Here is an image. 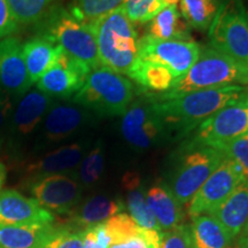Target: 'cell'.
<instances>
[{
	"instance_id": "obj_1",
	"label": "cell",
	"mask_w": 248,
	"mask_h": 248,
	"mask_svg": "<svg viewBox=\"0 0 248 248\" xmlns=\"http://www.w3.org/2000/svg\"><path fill=\"white\" fill-rule=\"evenodd\" d=\"M248 86L228 85L222 88L200 90L169 99L153 101V108L162 121L168 135L177 138L194 131L204 120L217 110L239 101L246 94Z\"/></svg>"
},
{
	"instance_id": "obj_2",
	"label": "cell",
	"mask_w": 248,
	"mask_h": 248,
	"mask_svg": "<svg viewBox=\"0 0 248 248\" xmlns=\"http://www.w3.org/2000/svg\"><path fill=\"white\" fill-rule=\"evenodd\" d=\"M228 85H248V68L208 45L200 47L197 61L172 89L166 93L146 94L153 101H164L200 90Z\"/></svg>"
},
{
	"instance_id": "obj_3",
	"label": "cell",
	"mask_w": 248,
	"mask_h": 248,
	"mask_svg": "<svg viewBox=\"0 0 248 248\" xmlns=\"http://www.w3.org/2000/svg\"><path fill=\"white\" fill-rule=\"evenodd\" d=\"M86 24L95 37L101 66L128 76L140 51L135 24L121 8Z\"/></svg>"
},
{
	"instance_id": "obj_4",
	"label": "cell",
	"mask_w": 248,
	"mask_h": 248,
	"mask_svg": "<svg viewBox=\"0 0 248 248\" xmlns=\"http://www.w3.org/2000/svg\"><path fill=\"white\" fill-rule=\"evenodd\" d=\"M35 27L37 36L60 46L68 55L93 70L100 67L97 42L91 28L60 5L49 9Z\"/></svg>"
},
{
	"instance_id": "obj_5",
	"label": "cell",
	"mask_w": 248,
	"mask_h": 248,
	"mask_svg": "<svg viewBox=\"0 0 248 248\" xmlns=\"http://www.w3.org/2000/svg\"><path fill=\"white\" fill-rule=\"evenodd\" d=\"M132 99V83L121 74L100 66L90 71L70 101L98 116H117L125 113Z\"/></svg>"
},
{
	"instance_id": "obj_6",
	"label": "cell",
	"mask_w": 248,
	"mask_h": 248,
	"mask_svg": "<svg viewBox=\"0 0 248 248\" xmlns=\"http://www.w3.org/2000/svg\"><path fill=\"white\" fill-rule=\"evenodd\" d=\"M225 157L217 148L200 144L192 138L182 145L168 185L182 206L188 204Z\"/></svg>"
},
{
	"instance_id": "obj_7",
	"label": "cell",
	"mask_w": 248,
	"mask_h": 248,
	"mask_svg": "<svg viewBox=\"0 0 248 248\" xmlns=\"http://www.w3.org/2000/svg\"><path fill=\"white\" fill-rule=\"evenodd\" d=\"M209 45L248 68V18L243 0H224L208 29Z\"/></svg>"
},
{
	"instance_id": "obj_8",
	"label": "cell",
	"mask_w": 248,
	"mask_h": 248,
	"mask_svg": "<svg viewBox=\"0 0 248 248\" xmlns=\"http://www.w3.org/2000/svg\"><path fill=\"white\" fill-rule=\"evenodd\" d=\"M53 104V98L37 88H31L26 94L15 100L5 140L14 154H18L33 136L37 137L40 124Z\"/></svg>"
},
{
	"instance_id": "obj_9",
	"label": "cell",
	"mask_w": 248,
	"mask_h": 248,
	"mask_svg": "<svg viewBox=\"0 0 248 248\" xmlns=\"http://www.w3.org/2000/svg\"><path fill=\"white\" fill-rule=\"evenodd\" d=\"M27 190L43 208L59 215H69L82 201L83 186L68 173H54L27 181Z\"/></svg>"
},
{
	"instance_id": "obj_10",
	"label": "cell",
	"mask_w": 248,
	"mask_h": 248,
	"mask_svg": "<svg viewBox=\"0 0 248 248\" xmlns=\"http://www.w3.org/2000/svg\"><path fill=\"white\" fill-rule=\"evenodd\" d=\"M248 91L239 101L225 106L194 130L192 139L207 146L248 137Z\"/></svg>"
},
{
	"instance_id": "obj_11",
	"label": "cell",
	"mask_w": 248,
	"mask_h": 248,
	"mask_svg": "<svg viewBox=\"0 0 248 248\" xmlns=\"http://www.w3.org/2000/svg\"><path fill=\"white\" fill-rule=\"evenodd\" d=\"M121 131L124 139L138 150L159 145L168 136L162 121L153 108V101L144 94L130 105L123 114Z\"/></svg>"
},
{
	"instance_id": "obj_12",
	"label": "cell",
	"mask_w": 248,
	"mask_h": 248,
	"mask_svg": "<svg viewBox=\"0 0 248 248\" xmlns=\"http://www.w3.org/2000/svg\"><path fill=\"white\" fill-rule=\"evenodd\" d=\"M245 178L243 169L226 156L188 202L187 214L191 219L200 215H208Z\"/></svg>"
},
{
	"instance_id": "obj_13",
	"label": "cell",
	"mask_w": 248,
	"mask_h": 248,
	"mask_svg": "<svg viewBox=\"0 0 248 248\" xmlns=\"http://www.w3.org/2000/svg\"><path fill=\"white\" fill-rule=\"evenodd\" d=\"M139 44L138 59L168 68L177 78L190 70L200 53V46L193 40H157L144 36Z\"/></svg>"
},
{
	"instance_id": "obj_14",
	"label": "cell",
	"mask_w": 248,
	"mask_h": 248,
	"mask_svg": "<svg viewBox=\"0 0 248 248\" xmlns=\"http://www.w3.org/2000/svg\"><path fill=\"white\" fill-rule=\"evenodd\" d=\"M92 120L91 111L79 105L54 102L40 124L36 146L66 140L90 125Z\"/></svg>"
},
{
	"instance_id": "obj_15",
	"label": "cell",
	"mask_w": 248,
	"mask_h": 248,
	"mask_svg": "<svg viewBox=\"0 0 248 248\" xmlns=\"http://www.w3.org/2000/svg\"><path fill=\"white\" fill-rule=\"evenodd\" d=\"M91 69L62 49L59 59L36 83V88L51 98L71 99L84 84Z\"/></svg>"
},
{
	"instance_id": "obj_16",
	"label": "cell",
	"mask_w": 248,
	"mask_h": 248,
	"mask_svg": "<svg viewBox=\"0 0 248 248\" xmlns=\"http://www.w3.org/2000/svg\"><path fill=\"white\" fill-rule=\"evenodd\" d=\"M55 217L32 198L7 188L0 191V226L53 224Z\"/></svg>"
},
{
	"instance_id": "obj_17",
	"label": "cell",
	"mask_w": 248,
	"mask_h": 248,
	"mask_svg": "<svg viewBox=\"0 0 248 248\" xmlns=\"http://www.w3.org/2000/svg\"><path fill=\"white\" fill-rule=\"evenodd\" d=\"M32 85L23 60L21 39L9 36L0 40V89L17 99Z\"/></svg>"
},
{
	"instance_id": "obj_18",
	"label": "cell",
	"mask_w": 248,
	"mask_h": 248,
	"mask_svg": "<svg viewBox=\"0 0 248 248\" xmlns=\"http://www.w3.org/2000/svg\"><path fill=\"white\" fill-rule=\"evenodd\" d=\"M86 141L79 140L58 147L24 167L27 181L54 173H67L78 168L84 156Z\"/></svg>"
},
{
	"instance_id": "obj_19",
	"label": "cell",
	"mask_w": 248,
	"mask_h": 248,
	"mask_svg": "<svg viewBox=\"0 0 248 248\" xmlns=\"http://www.w3.org/2000/svg\"><path fill=\"white\" fill-rule=\"evenodd\" d=\"M221 223L232 240L248 233V178L208 214Z\"/></svg>"
},
{
	"instance_id": "obj_20",
	"label": "cell",
	"mask_w": 248,
	"mask_h": 248,
	"mask_svg": "<svg viewBox=\"0 0 248 248\" xmlns=\"http://www.w3.org/2000/svg\"><path fill=\"white\" fill-rule=\"evenodd\" d=\"M125 204L120 198H111L105 194H97L80 202L68 215V224L79 230L107 221L110 217L123 213Z\"/></svg>"
},
{
	"instance_id": "obj_21",
	"label": "cell",
	"mask_w": 248,
	"mask_h": 248,
	"mask_svg": "<svg viewBox=\"0 0 248 248\" xmlns=\"http://www.w3.org/2000/svg\"><path fill=\"white\" fill-rule=\"evenodd\" d=\"M146 202L161 231L173 230L183 224L184 210L166 183L157 182L146 191Z\"/></svg>"
},
{
	"instance_id": "obj_22",
	"label": "cell",
	"mask_w": 248,
	"mask_h": 248,
	"mask_svg": "<svg viewBox=\"0 0 248 248\" xmlns=\"http://www.w3.org/2000/svg\"><path fill=\"white\" fill-rule=\"evenodd\" d=\"M62 52L60 46L42 36H35L22 44L23 60L32 84L53 67Z\"/></svg>"
},
{
	"instance_id": "obj_23",
	"label": "cell",
	"mask_w": 248,
	"mask_h": 248,
	"mask_svg": "<svg viewBox=\"0 0 248 248\" xmlns=\"http://www.w3.org/2000/svg\"><path fill=\"white\" fill-rule=\"evenodd\" d=\"M122 186L126 194V204L130 216L141 229L161 231L156 219L146 202V192L137 172L128 171L122 178Z\"/></svg>"
},
{
	"instance_id": "obj_24",
	"label": "cell",
	"mask_w": 248,
	"mask_h": 248,
	"mask_svg": "<svg viewBox=\"0 0 248 248\" xmlns=\"http://www.w3.org/2000/svg\"><path fill=\"white\" fill-rule=\"evenodd\" d=\"M157 40H191L190 27L176 6H167L147 24L146 35Z\"/></svg>"
},
{
	"instance_id": "obj_25",
	"label": "cell",
	"mask_w": 248,
	"mask_h": 248,
	"mask_svg": "<svg viewBox=\"0 0 248 248\" xmlns=\"http://www.w3.org/2000/svg\"><path fill=\"white\" fill-rule=\"evenodd\" d=\"M128 77L135 80L142 90L152 93L168 92L178 79L168 68L140 59L130 70Z\"/></svg>"
},
{
	"instance_id": "obj_26",
	"label": "cell",
	"mask_w": 248,
	"mask_h": 248,
	"mask_svg": "<svg viewBox=\"0 0 248 248\" xmlns=\"http://www.w3.org/2000/svg\"><path fill=\"white\" fill-rule=\"evenodd\" d=\"M190 229L193 248H232L233 240L221 223L212 216L194 217Z\"/></svg>"
},
{
	"instance_id": "obj_27",
	"label": "cell",
	"mask_w": 248,
	"mask_h": 248,
	"mask_svg": "<svg viewBox=\"0 0 248 248\" xmlns=\"http://www.w3.org/2000/svg\"><path fill=\"white\" fill-rule=\"evenodd\" d=\"M53 224L0 226V248H37Z\"/></svg>"
},
{
	"instance_id": "obj_28",
	"label": "cell",
	"mask_w": 248,
	"mask_h": 248,
	"mask_svg": "<svg viewBox=\"0 0 248 248\" xmlns=\"http://www.w3.org/2000/svg\"><path fill=\"white\" fill-rule=\"evenodd\" d=\"M219 4L218 0H181V15L188 27L204 31L209 29Z\"/></svg>"
},
{
	"instance_id": "obj_29",
	"label": "cell",
	"mask_w": 248,
	"mask_h": 248,
	"mask_svg": "<svg viewBox=\"0 0 248 248\" xmlns=\"http://www.w3.org/2000/svg\"><path fill=\"white\" fill-rule=\"evenodd\" d=\"M77 169H78L77 179L82 186L91 187L100 181L105 170V150L101 140H99L83 156Z\"/></svg>"
},
{
	"instance_id": "obj_30",
	"label": "cell",
	"mask_w": 248,
	"mask_h": 248,
	"mask_svg": "<svg viewBox=\"0 0 248 248\" xmlns=\"http://www.w3.org/2000/svg\"><path fill=\"white\" fill-rule=\"evenodd\" d=\"M59 0H8L18 26H31L42 20Z\"/></svg>"
},
{
	"instance_id": "obj_31",
	"label": "cell",
	"mask_w": 248,
	"mask_h": 248,
	"mask_svg": "<svg viewBox=\"0 0 248 248\" xmlns=\"http://www.w3.org/2000/svg\"><path fill=\"white\" fill-rule=\"evenodd\" d=\"M124 0H71L69 9L71 14L84 23L104 16L120 8Z\"/></svg>"
},
{
	"instance_id": "obj_32",
	"label": "cell",
	"mask_w": 248,
	"mask_h": 248,
	"mask_svg": "<svg viewBox=\"0 0 248 248\" xmlns=\"http://www.w3.org/2000/svg\"><path fill=\"white\" fill-rule=\"evenodd\" d=\"M37 248H83V230L68 223H54Z\"/></svg>"
},
{
	"instance_id": "obj_33",
	"label": "cell",
	"mask_w": 248,
	"mask_h": 248,
	"mask_svg": "<svg viewBox=\"0 0 248 248\" xmlns=\"http://www.w3.org/2000/svg\"><path fill=\"white\" fill-rule=\"evenodd\" d=\"M108 237L110 238L111 246L119 244H125L132 238L137 237L140 231V228L137 223L132 219V217L125 213H120L117 215L110 217L107 221L102 222Z\"/></svg>"
},
{
	"instance_id": "obj_34",
	"label": "cell",
	"mask_w": 248,
	"mask_h": 248,
	"mask_svg": "<svg viewBox=\"0 0 248 248\" xmlns=\"http://www.w3.org/2000/svg\"><path fill=\"white\" fill-rule=\"evenodd\" d=\"M121 9L132 23H148L164 8L161 0H124Z\"/></svg>"
},
{
	"instance_id": "obj_35",
	"label": "cell",
	"mask_w": 248,
	"mask_h": 248,
	"mask_svg": "<svg viewBox=\"0 0 248 248\" xmlns=\"http://www.w3.org/2000/svg\"><path fill=\"white\" fill-rule=\"evenodd\" d=\"M214 148L223 152L225 156L233 160L243 169L245 176L248 178V137L223 142V144L216 145Z\"/></svg>"
},
{
	"instance_id": "obj_36",
	"label": "cell",
	"mask_w": 248,
	"mask_h": 248,
	"mask_svg": "<svg viewBox=\"0 0 248 248\" xmlns=\"http://www.w3.org/2000/svg\"><path fill=\"white\" fill-rule=\"evenodd\" d=\"M160 248H193L190 225L183 223L173 230L162 232Z\"/></svg>"
},
{
	"instance_id": "obj_37",
	"label": "cell",
	"mask_w": 248,
	"mask_h": 248,
	"mask_svg": "<svg viewBox=\"0 0 248 248\" xmlns=\"http://www.w3.org/2000/svg\"><path fill=\"white\" fill-rule=\"evenodd\" d=\"M110 238L108 237L102 223L89 226L83 230V248H109Z\"/></svg>"
},
{
	"instance_id": "obj_38",
	"label": "cell",
	"mask_w": 248,
	"mask_h": 248,
	"mask_svg": "<svg viewBox=\"0 0 248 248\" xmlns=\"http://www.w3.org/2000/svg\"><path fill=\"white\" fill-rule=\"evenodd\" d=\"M18 29V23L8 0H0V40L13 36Z\"/></svg>"
},
{
	"instance_id": "obj_39",
	"label": "cell",
	"mask_w": 248,
	"mask_h": 248,
	"mask_svg": "<svg viewBox=\"0 0 248 248\" xmlns=\"http://www.w3.org/2000/svg\"><path fill=\"white\" fill-rule=\"evenodd\" d=\"M15 100L16 99L11 97L7 92L0 89V150L5 144L9 116H11Z\"/></svg>"
},
{
	"instance_id": "obj_40",
	"label": "cell",
	"mask_w": 248,
	"mask_h": 248,
	"mask_svg": "<svg viewBox=\"0 0 248 248\" xmlns=\"http://www.w3.org/2000/svg\"><path fill=\"white\" fill-rule=\"evenodd\" d=\"M6 176H7V168L2 162H0V190H1L2 185L6 181Z\"/></svg>"
},
{
	"instance_id": "obj_41",
	"label": "cell",
	"mask_w": 248,
	"mask_h": 248,
	"mask_svg": "<svg viewBox=\"0 0 248 248\" xmlns=\"http://www.w3.org/2000/svg\"><path fill=\"white\" fill-rule=\"evenodd\" d=\"M235 248H248V233L243 235V237L238 238L237 247Z\"/></svg>"
},
{
	"instance_id": "obj_42",
	"label": "cell",
	"mask_w": 248,
	"mask_h": 248,
	"mask_svg": "<svg viewBox=\"0 0 248 248\" xmlns=\"http://www.w3.org/2000/svg\"><path fill=\"white\" fill-rule=\"evenodd\" d=\"M161 1H162L164 7H167V6H176L181 0H161Z\"/></svg>"
},
{
	"instance_id": "obj_43",
	"label": "cell",
	"mask_w": 248,
	"mask_h": 248,
	"mask_svg": "<svg viewBox=\"0 0 248 248\" xmlns=\"http://www.w3.org/2000/svg\"><path fill=\"white\" fill-rule=\"evenodd\" d=\"M109 248H125V245L124 244H119V245H114V246H111Z\"/></svg>"
},
{
	"instance_id": "obj_44",
	"label": "cell",
	"mask_w": 248,
	"mask_h": 248,
	"mask_svg": "<svg viewBox=\"0 0 248 248\" xmlns=\"http://www.w3.org/2000/svg\"><path fill=\"white\" fill-rule=\"evenodd\" d=\"M247 18H248V12H247Z\"/></svg>"
},
{
	"instance_id": "obj_45",
	"label": "cell",
	"mask_w": 248,
	"mask_h": 248,
	"mask_svg": "<svg viewBox=\"0 0 248 248\" xmlns=\"http://www.w3.org/2000/svg\"><path fill=\"white\" fill-rule=\"evenodd\" d=\"M247 99H248V95H247Z\"/></svg>"
}]
</instances>
